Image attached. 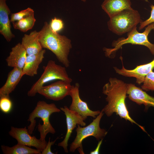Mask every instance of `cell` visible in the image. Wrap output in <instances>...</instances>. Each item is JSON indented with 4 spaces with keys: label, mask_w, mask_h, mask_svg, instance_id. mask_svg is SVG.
<instances>
[{
    "label": "cell",
    "mask_w": 154,
    "mask_h": 154,
    "mask_svg": "<svg viewBox=\"0 0 154 154\" xmlns=\"http://www.w3.org/2000/svg\"><path fill=\"white\" fill-rule=\"evenodd\" d=\"M127 84L115 78H110L108 82L104 86L102 93L106 96L108 104L102 109L108 117L115 113L121 118L135 123L143 131L144 128L135 121L129 115L125 100L127 97Z\"/></svg>",
    "instance_id": "cell-1"
},
{
    "label": "cell",
    "mask_w": 154,
    "mask_h": 154,
    "mask_svg": "<svg viewBox=\"0 0 154 154\" xmlns=\"http://www.w3.org/2000/svg\"><path fill=\"white\" fill-rule=\"evenodd\" d=\"M39 40L42 48L52 51L59 62L66 68L70 66L68 56L72 45L70 40L64 35L53 32L50 25L45 22L39 31Z\"/></svg>",
    "instance_id": "cell-2"
},
{
    "label": "cell",
    "mask_w": 154,
    "mask_h": 154,
    "mask_svg": "<svg viewBox=\"0 0 154 154\" xmlns=\"http://www.w3.org/2000/svg\"><path fill=\"white\" fill-rule=\"evenodd\" d=\"M60 110L56 107L55 104H48L44 101H39L34 109L29 114L28 121L30 122L28 126L29 133L31 135L33 133L36 125V121L35 119L40 118L42 120L43 124L39 123L38 126V130L40 133V139L45 141L47 134L48 133L54 134L55 131L49 121V117L52 113L59 112Z\"/></svg>",
    "instance_id": "cell-3"
},
{
    "label": "cell",
    "mask_w": 154,
    "mask_h": 154,
    "mask_svg": "<svg viewBox=\"0 0 154 154\" xmlns=\"http://www.w3.org/2000/svg\"><path fill=\"white\" fill-rule=\"evenodd\" d=\"M137 27L127 33L126 38L121 37L116 40H114L112 46L113 48H104V50L107 57H111L122 45L126 44L144 46L147 47L153 55H154V44L150 42L148 36L151 31L154 30V23L149 25L142 33H139L137 29Z\"/></svg>",
    "instance_id": "cell-4"
},
{
    "label": "cell",
    "mask_w": 154,
    "mask_h": 154,
    "mask_svg": "<svg viewBox=\"0 0 154 154\" xmlns=\"http://www.w3.org/2000/svg\"><path fill=\"white\" fill-rule=\"evenodd\" d=\"M142 21L138 11L131 8L124 10L110 17L108 25L113 33L121 35L131 31Z\"/></svg>",
    "instance_id": "cell-5"
},
{
    "label": "cell",
    "mask_w": 154,
    "mask_h": 154,
    "mask_svg": "<svg viewBox=\"0 0 154 154\" xmlns=\"http://www.w3.org/2000/svg\"><path fill=\"white\" fill-rule=\"evenodd\" d=\"M66 68L56 64L54 60L48 61L46 66H43L44 72L39 78L28 91V96H35L45 84L53 80H62L71 83L72 80L68 76Z\"/></svg>",
    "instance_id": "cell-6"
},
{
    "label": "cell",
    "mask_w": 154,
    "mask_h": 154,
    "mask_svg": "<svg viewBox=\"0 0 154 154\" xmlns=\"http://www.w3.org/2000/svg\"><path fill=\"white\" fill-rule=\"evenodd\" d=\"M102 109L99 114L94 119L93 121L87 126L81 127L78 124L76 129V135L70 147V151L74 152L78 149L80 153H82L83 151L82 142L83 140L86 137L92 136L95 137L97 140L103 139L107 133V131L104 129H101L100 126V123L104 113Z\"/></svg>",
    "instance_id": "cell-7"
},
{
    "label": "cell",
    "mask_w": 154,
    "mask_h": 154,
    "mask_svg": "<svg viewBox=\"0 0 154 154\" xmlns=\"http://www.w3.org/2000/svg\"><path fill=\"white\" fill-rule=\"evenodd\" d=\"M70 83L64 80H59L48 85L43 86L38 90V93L47 99L60 100L70 95L72 86Z\"/></svg>",
    "instance_id": "cell-8"
},
{
    "label": "cell",
    "mask_w": 154,
    "mask_h": 154,
    "mask_svg": "<svg viewBox=\"0 0 154 154\" xmlns=\"http://www.w3.org/2000/svg\"><path fill=\"white\" fill-rule=\"evenodd\" d=\"M9 135L17 141V143L29 147H33L41 152L46 146L47 142L35 136H31L26 127L17 128L12 126L9 132Z\"/></svg>",
    "instance_id": "cell-9"
},
{
    "label": "cell",
    "mask_w": 154,
    "mask_h": 154,
    "mask_svg": "<svg viewBox=\"0 0 154 154\" xmlns=\"http://www.w3.org/2000/svg\"><path fill=\"white\" fill-rule=\"evenodd\" d=\"M79 88V85L78 83H75L74 85H72L70 94L72 98V102L69 108V109L78 113L84 120L88 116L95 118L100 111H93L89 108L86 102L83 101L80 97Z\"/></svg>",
    "instance_id": "cell-10"
},
{
    "label": "cell",
    "mask_w": 154,
    "mask_h": 154,
    "mask_svg": "<svg viewBox=\"0 0 154 154\" xmlns=\"http://www.w3.org/2000/svg\"><path fill=\"white\" fill-rule=\"evenodd\" d=\"M60 109L64 112L66 116L67 130L64 139L58 143V145L62 147L64 151L68 153V142L73 130L76 127L77 125L79 124L84 126L86 125V123L80 115L76 112L71 111L67 106H64V107L60 108Z\"/></svg>",
    "instance_id": "cell-11"
},
{
    "label": "cell",
    "mask_w": 154,
    "mask_h": 154,
    "mask_svg": "<svg viewBox=\"0 0 154 154\" xmlns=\"http://www.w3.org/2000/svg\"><path fill=\"white\" fill-rule=\"evenodd\" d=\"M116 72L126 77H133L136 78V82L139 84L143 83L146 76L154 68V58L151 62L137 66L132 70L125 68L123 65L121 69L114 67Z\"/></svg>",
    "instance_id": "cell-12"
},
{
    "label": "cell",
    "mask_w": 154,
    "mask_h": 154,
    "mask_svg": "<svg viewBox=\"0 0 154 154\" xmlns=\"http://www.w3.org/2000/svg\"><path fill=\"white\" fill-rule=\"evenodd\" d=\"M127 94L130 100L138 104H144L145 108L150 106L154 107V97L149 95L134 84H127Z\"/></svg>",
    "instance_id": "cell-13"
},
{
    "label": "cell",
    "mask_w": 154,
    "mask_h": 154,
    "mask_svg": "<svg viewBox=\"0 0 154 154\" xmlns=\"http://www.w3.org/2000/svg\"><path fill=\"white\" fill-rule=\"evenodd\" d=\"M7 0H0V33L6 40L10 41L15 37L12 33L9 15L11 11L7 5Z\"/></svg>",
    "instance_id": "cell-14"
},
{
    "label": "cell",
    "mask_w": 154,
    "mask_h": 154,
    "mask_svg": "<svg viewBox=\"0 0 154 154\" xmlns=\"http://www.w3.org/2000/svg\"><path fill=\"white\" fill-rule=\"evenodd\" d=\"M27 55L26 51L21 43H18L12 48L9 55L6 59L7 66L23 69Z\"/></svg>",
    "instance_id": "cell-15"
},
{
    "label": "cell",
    "mask_w": 154,
    "mask_h": 154,
    "mask_svg": "<svg viewBox=\"0 0 154 154\" xmlns=\"http://www.w3.org/2000/svg\"><path fill=\"white\" fill-rule=\"evenodd\" d=\"M45 52V50L42 49L38 53L27 55L22 69L23 76L32 77L37 74L39 65L43 60Z\"/></svg>",
    "instance_id": "cell-16"
},
{
    "label": "cell",
    "mask_w": 154,
    "mask_h": 154,
    "mask_svg": "<svg viewBox=\"0 0 154 154\" xmlns=\"http://www.w3.org/2000/svg\"><path fill=\"white\" fill-rule=\"evenodd\" d=\"M22 69L13 68L7 76L4 85L0 88V97L9 96L16 88L23 76Z\"/></svg>",
    "instance_id": "cell-17"
},
{
    "label": "cell",
    "mask_w": 154,
    "mask_h": 154,
    "mask_svg": "<svg viewBox=\"0 0 154 154\" xmlns=\"http://www.w3.org/2000/svg\"><path fill=\"white\" fill-rule=\"evenodd\" d=\"M130 0H104L102 9L110 17L126 9H131Z\"/></svg>",
    "instance_id": "cell-18"
},
{
    "label": "cell",
    "mask_w": 154,
    "mask_h": 154,
    "mask_svg": "<svg viewBox=\"0 0 154 154\" xmlns=\"http://www.w3.org/2000/svg\"><path fill=\"white\" fill-rule=\"evenodd\" d=\"M39 31L36 30L29 34H25L22 38L21 44L25 49L27 55L38 53L42 49L39 40Z\"/></svg>",
    "instance_id": "cell-19"
},
{
    "label": "cell",
    "mask_w": 154,
    "mask_h": 154,
    "mask_svg": "<svg viewBox=\"0 0 154 154\" xmlns=\"http://www.w3.org/2000/svg\"><path fill=\"white\" fill-rule=\"evenodd\" d=\"M1 149L4 154H41V151L37 149L17 143L12 147L4 145L1 146Z\"/></svg>",
    "instance_id": "cell-20"
},
{
    "label": "cell",
    "mask_w": 154,
    "mask_h": 154,
    "mask_svg": "<svg viewBox=\"0 0 154 154\" xmlns=\"http://www.w3.org/2000/svg\"><path fill=\"white\" fill-rule=\"evenodd\" d=\"M34 13L19 20L12 22L14 28L25 32L31 29L36 21Z\"/></svg>",
    "instance_id": "cell-21"
},
{
    "label": "cell",
    "mask_w": 154,
    "mask_h": 154,
    "mask_svg": "<svg viewBox=\"0 0 154 154\" xmlns=\"http://www.w3.org/2000/svg\"><path fill=\"white\" fill-rule=\"evenodd\" d=\"M141 89L146 91H154V72L151 71L145 77Z\"/></svg>",
    "instance_id": "cell-22"
},
{
    "label": "cell",
    "mask_w": 154,
    "mask_h": 154,
    "mask_svg": "<svg viewBox=\"0 0 154 154\" xmlns=\"http://www.w3.org/2000/svg\"><path fill=\"white\" fill-rule=\"evenodd\" d=\"M33 13H34V11L33 9L31 8L28 7L18 12L11 13V15L10 21L12 23L18 21Z\"/></svg>",
    "instance_id": "cell-23"
},
{
    "label": "cell",
    "mask_w": 154,
    "mask_h": 154,
    "mask_svg": "<svg viewBox=\"0 0 154 154\" xmlns=\"http://www.w3.org/2000/svg\"><path fill=\"white\" fill-rule=\"evenodd\" d=\"M0 109L4 113L10 112L12 107V103L9 96H3L0 97Z\"/></svg>",
    "instance_id": "cell-24"
},
{
    "label": "cell",
    "mask_w": 154,
    "mask_h": 154,
    "mask_svg": "<svg viewBox=\"0 0 154 154\" xmlns=\"http://www.w3.org/2000/svg\"><path fill=\"white\" fill-rule=\"evenodd\" d=\"M49 25L52 31L55 33H58L61 31L64 27L62 20L56 17L52 19Z\"/></svg>",
    "instance_id": "cell-25"
},
{
    "label": "cell",
    "mask_w": 154,
    "mask_h": 154,
    "mask_svg": "<svg viewBox=\"0 0 154 154\" xmlns=\"http://www.w3.org/2000/svg\"><path fill=\"white\" fill-rule=\"evenodd\" d=\"M150 7L151 9L150 16L147 19L142 21L140 23L139 28V30L143 29L149 25L154 23V5H151Z\"/></svg>",
    "instance_id": "cell-26"
},
{
    "label": "cell",
    "mask_w": 154,
    "mask_h": 154,
    "mask_svg": "<svg viewBox=\"0 0 154 154\" xmlns=\"http://www.w3.org/2000/svg\"><path fill=\"white\" fill-rule=\"evenodd\" d=\"M57 138L54 141H50V137L49 139V140L47 142V145L45 147L44 149L43 150V151L41 152V154H54V153H52L51 150V146L53 145Z\"/></svg>",
    "instance_id": "cell-27"
},
{
    "label": "cell",
    "mask_w": 154,
    "mask_h": 154,
    "mask_svg": "<svg viewBox=\"0 0 154 154\" xmlns=\"http://www.w3.org/2000/svg\"><path fill=\"white\" fill-rule=\"evenodd\" d=\"M103 139H102L100 140L97 146L95 149L94 151H91L90 152V154H98L99 153V151L100 150V148L102 143Z\"/></svg>",
    "instance_id": "cell-28"
},
{
    "label": "cell",
    "mask_w": 154,
    "mask_h": 154,
    "mask_svg": "<svg viewBox=\"0 0 154 154\" xmlns=\"http://www.w3.org/2000/svg\"><path fill=\"white\" fill-rule=\"evenodd\" d=\"M82 1L84 2H86V0H81Z\"/></svg>",
    "instance_id": "cell-29"
}]
</instances>
